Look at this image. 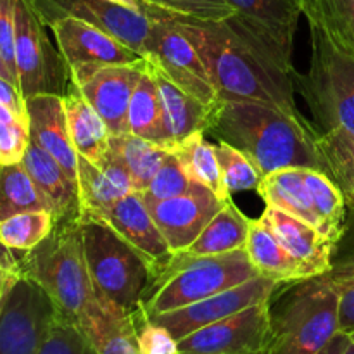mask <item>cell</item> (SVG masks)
Segmentation results:
<instances>
[{"instance_id": "cell-8", "label": "cell", "mask_w": 354, "mask_h": 354, "mask_svg": "<svg viewBox=\"0 0 354 354\" xmlns=\"http://www.w3.org/2000/svg\"><path fill=\"white\" fill-rule=\"evenodd\" d=\"M14 59L17 86L24 100L35 95H64L71 88L69 69L31 0H14Z\"/></svg>"}, {"instance_id": "cell-15", "label": "cell", "mask_w": 354, "mask_h": 354, "mask_svg": "<svg viewBox=\"0 0 354 354\" xmlns=\"http://www.w3.org/2000/svg\"><path fill=\"white\" fill-rule=\"evenodd\" d=\"M225 203L206 185L192 182L182 196L149 203L147 207L171 252H182L199 237Z\"/></svg>"}, {"instance_id": "cell-13", "label": "cell", "mask_w": 354, "mask_h": 354, "mask_svg": "<svg viewBox=\"0 0 354 354\" xmlns=\"http://www.w3.org/2000/svg\"><path fill=\"white\" fill-rule=\"evenodd\" d=\"M45 26L61 17H76L113 35L144 55L152 26L149 12L128 9L109 0H31Z\"/></svg>"}, {"instance_id": "cell-16", "label": "cell", "mask_w": 354, "mask_h": 354, "mask_svg": "<svg viewBox=\"0 0 354 354\" xmlns=\"http://www.w3.org/2000/svg\"><path fill=\"white\" fill-rule=\"evenodd\" d=\"M68 69L82 66L135 64L144 55L93 24L76 17H61L48 24Z\"/></svg>"}, {"instance_id": "cell-29", "label": "cell", "mask_w": 354, "mask_h": 354, "mask_svg": "<svg viewBox=\"0 0 354 354\" xmlns=\"http://www.w3.org/2000/svg\"><path fill=\"white\" fill-rule=\"evenodd\" d=\"M317 151L322 171L330 176L354 211V133L344 128L318 131Z\"/></svg>"}, {"instance_id": "cell-6", "label": "cell", "mask_w": 354, "mask_h": 354, "mask_svg": "<svg viewBox=\"0 0 354 354\" xmlns=\"http://www.w3.org/2000/svg\"><path fill=\"white\" fill-rule=\"evenodd\" d=\"M311 61L306 73L296 75L320 131L344 128L354 133V55L342 48L324 28L308 21Z\"/></svg>"}, {"instance_id": "cell-17", "label": "cell", "mask_w": 354, "mask_h": 354, "mask_svg": "<svg viewBox=\"0 0 354 354\" xmlns=\"http://www.w3.org/2000/svg\"><path fill=\"white\" fill-rule=\"evenodd\" d=\"M124 242L137 249L152 268V275L173 256L165 235L156 225L147 204L138 192L118 201L102 218Z\"/></svg>"}, {"instance_id": "cell-9", "label": "cell", "mask_w": 354, "mask_h": 354, "mask_svg": "<svg viewBox=\"0 0 354 354\" xmlns=\"http://www.w3.org/2000/svg\"><path fill=\"white\" fill-rule=\"evenodd\" d=\"M149 14L152 16V26L144 57L189 95L214 109L221 100L197 48L168 12L151 7Z\"/></svg>"}, {"instance_id": "cell-2", "label": "cell", "mask_w": 354, "mask_h": 354, "mask_svg": "<svg viewBox=\"0 0 354 354\" xmlns=\"http://www.w3.org/2000/svg\"><path fill=\"white\" fill-rule=\"evenodd\" d=\"M207 131L244 152L263 176L283 168L322 169L318 131L301 113L261 102L221 100Z\"/></svg>"}, {"instance_id": "cell-18", "label": "cell", "mask_w": 354, "mask_h": 354, "mask_svg": "<svg viewBox=\"0 0 354 354\" xmlns=\"http://www.w3.org/2000/svg\"><path fill=\"white\" fill-rule=\"evenodd\" d=\"M30 137L64 168L78 187V154L73 147L64 102L61 95H35L26 99Z\"/></svg>"}, {"instance_id": "cell-49", "label": "cell", "mask_w": 354, "mask_h": 354, "mask_svg": "<svg viewBox=\"0 0 354 354\" xmlns=\"http://www.w3.org/2000/svg\"><path fill=\"white\" fill-rule=\"evenodd\" d=\"M0 76H3V78H7V80H10V82H12V76H10V73L7 71L6 64H3L2 54H0ZM12 83H14V82H12ZM14 85H16V83H14Z\"/></svg>"}, {"instance_id": "cell-10", "label": "cell", "mask_w": 354, "mask_h": 354, "mask_svg": "<svg viewBox=\"0 0 354 354\" xmlns=\"http://www.w3.org/2000/svg\"><path fill=\"white\" fill-rule=\"evenodd\" d=\"M55 317L48 294L19 273L0 308V354H38Z\"/></svg>"}, {"instance_id": "cell-25", "label": "cell", "mask_w": 354, "mask_h": 354, "mask_svg": "<svg viewBox=\"0 0 354 354\" xmlns=\"http://www.w3.org/2000/svg\"><path fill=\"white\" fill-rule=\"evenodd\" d=\"M245 252L259 275L279 283L306 279L296 259L287 252L273 228L261 216L251 220Z\"/></svg>"}, {"instance_id": "cell-38", "label": "cell", "mask_w": 354, "mask_h": 354, "mask_svg": "<svg viewBox=\"0 0 354 354\" xmlns=\"http://www.w3.org/2000/svg\"><path fill=\"white\" fill-rule=\"evenodd\" d=\"M190 183H192V180L183 171L178 158L173 152H169L159 171L156 173L147 189L140 192V196L145 201V204L168 201L185 194L189 190Z\"/></svg>"}, {"instance_id": "cell-44", "label": "cell", "mask_w": 354, "mask_h": 354, "mask_svg": "<svg viewBox=\"0 0 354 354\" xmlns=\"http://www.w3.org/2000/svg\"><path fill=\"white\" fill-rule=\"evenodd\" d=\"M14 35H16L14 0H0V54H2L7 71L12 76V82L17 85L16 59H14Z\"/></svg>"}, {"instance_id": "cell-22", "label": "cell", "mask_w": 354, "mask_h": 354, "mask_svg": "<svg viewBox=\"0 0 354 354\" xmlns=\"http://www.w3.org/2000/svg\"><path fill=\"white\" fill-rule=\"evenodd\" d=\"M23 165L47 197L55 223L82 220L78 187L64 168L35 140H30Z\"/></svg>"}, {"instance_id": "cell-11", "label": "cell", "mask_w": 354, "mask_h": 354, "mask_svg": "<svg viewBox=\"0 0 354 354\" xmlns=\"http://www.w3.org/2000/svg\"><path fill=\"white\" fill-rule=\"evenodd\" d=\"M270 299L199 328L178 341L180 354H268Z\"/></svg>"}, {"instance_id": "cell-4", "label": "cell", "mask_w": 354, "mask_h": 354, "mask_svg": "<svg viewBox=\"0 0 354 354\" xmlns=\"http://www.w3.org/2000/svg\"><path fill=\"white\" fill-rule=\"evenodd\" d=\"M268 354H318L339 334V297L330 275L280 283L270 299Z\"/></svg>"}, {"instance_id": "cell-40", "label": "cell", "mask_w": 354, "mask_h": 354, "mask_svg": "<svg viewBox=\"0 0 354 354\" xmlns=\"http://www.w3.org/2000/svg\"><path fill=\"white\" fill-rule=\"evenodd\" d=\"M38 354H97V351L78 325L57 315Z\"/></svg>"}, {"instance_id": "cell-51", "label": "cell", "mask_w": 354, "mask_h": 354, "mask_svg": "<svg viewBox=\"0 0 354 354\" xmlns=\"http://www.w3.org/2000/svg\"><path fill=\"white\" fill-rule=\"evenodd\" d=\"M349 337H351V341L354 342V332H353V334H349Z\"/></svg>"}, {"instance_id": "cell-43", "label": "cell", "mask_w": 354, "mask_h": 354, "mask_svg": "<svg viewBox=\"0 0 354 354\" xmlns=\"http://www.w3.org/2000/svg\"><path fill=\"white\" fill-rule=\"evenodd\" d=\"M30 140V124L21 121L0 123V165L23 162Z\"/></svg>"}, {"instance_id": "cell-48", "label": "cell", "mask_w": 354, "mask_h": 354, "mask_svg": "<svg viewBox=\"0 0 354 354\" xmlns=\"http://www.w3.org/2000/svg\"><path fill=\"white\" fill-rule=\"evenodd\" d=\"M109 2L120 3V6L128 7V9L140 10V12H149V9L152 7L149 0H109Z\"/></svg>"}, {"instance_id": "cell-24", "label": "cell", "mask_w": 354, "mask_h": 354, "mask_svg": "<svg viewBox=\"0 0 354 354\" xmlns=\"http://www.w3.org/2000/svg\"><path fill=\"white\" fill-rule=\"evenodd\" d=\"M97 354H138L135 311L100 301L78 324Z\"/></svg>"}, {"instance_id": "cell-31", "label": "cell", "mask_w": 354, "mask_h": 354, "mask_svg": "<svg viewBox=\"0 0 354 354\" xmlns=\"http://www.w3.org/2000/svg\"><path fill=\"white\" fill-rule=\"evenodd\" d=\"M111 152L121 159L131 176L133 192H144L171 151L133 133L111 135Z\"/></svg>"}, {"instance_id": "cell-37", "label": "cell", "mask_w": 354, "mask_h": 354, "mask_svg": "<svg viewBox=\"0 0 354 354\" xmlns=\"http://www.w3.org/2000/svg\"><path fill=\"white\" fill-rule=\"evenodd\" d=\"M214 151H216L225 189L230 194V197L235 194L258 190L263 175L258 166L244 152L225 140H218V144L214 145Z\"/></svg>"}, {"instance_id": "cell-34", "label": "cell", "mask_w": 354, "mask_h": 354, "mask_svg": "<svg viewBox=\"0 0 354 354\" xmlns=\"http://www.w3.org/2000/svg\"><path fill=\"white\" fill-rule=\"evenodd\" d=\"M50 211L44 196L23 162L0 165V221L19 213Z\"/></svg>"}, {"instance_id": "cell-35", "label": "cell", "mask_w": 354, "mask_h": 354, "mask_svg": "<svg viewBox=\"0 0 354 354\" xmlns=\"http://www.w3.org/2000/svg\"><path fill=\"white\" fill-rule=\"evenodd\" d=\"M303 14L354 55V0H303Z\"/></svg>"}, {"instance_id": "cell-36", "label": "cell", "mask_w": 354, "mask_h": 354, "mask_svg": "<svg viewBox=\"0 0 354 354\" xmlns=\"http://www.w3.org/2000/svg\"><path fill=\"white\" fill-rule=\"evenodd\" d=\"M55 221L50 211L19 213L0 221V244L16 252H28L50 235Z\"/></svg>"}, {"instance_id": "cell-28", "label": "cell", "mask_w": 354, "mask_h": 354, "mask_svg": "<svg viewBox=\"0 0 354 354\" xmlns=\"http://www.w3.org/2000/svg\"><path fill=\"white\" fill-rule=\"evenodd\" d=\"M251 218L245 216L232 199L223 204L216 216L206 225L199 237L185 249L187 254L214 256L245 248Z\"/></svg>"}, {"instance_id": "cell-14", "label": "cell", "mask_w": 354, "mask_h": 354, "mask_svg": "<svg viewBox=\"0 0 354 354\" xmlns=\"http://www.w3.org/2000/svg\"><path fill=\"white\" fill-rule=\"evenodd\" d=\"M280 283L263 275H256L254 279L241 283L237 287L218 292L214 296L201 299L197 303L187 304L178 310L168 311V313L154 315L149 317L156 324L168 328L169 334L180 341L185 335L207 327V325L220 322L230 315L239 313L249 306L272 299L273 292L279 289Z\"/></svg>"}, {"instance_id": "cell-21", "label": "cell", "mask_w": 354, "mask_h": 354, "mask_svg": "<svg viewBox=\"0 0 354 354\" xmlns=\"http://www.w3.org/2000/svg\"><path fill=\"white\" fill-rule=\"evenodd\" d=\"M151 68L156 75L159 99H161L165 147L171 151L175 145H178L196 131H207L214 109L197 100L196 97L189 95L185 90L166 78L154 64H151Z\"/></svg>"}, {"instance_id": "cell-5", "label": "cell", "mask_w": 354, "mask_h": 354, "mask_svg": "<svg viewBox=\"0 0 354 354\" xmlns=\"http://www.w3.org/2000/svg\"><path fill=\"white\" fill-rule=\"evenodd\" d=\"M256 275L259 273L245 249L214 256L173 252L152 275L138 308L147 317L168 313L241 286Z\"/></svg>"}, {"instance_id": "cell-41", "label": "cell", "mask_w": 354, "mask_h": 354, "mask_svg": "<svg viewBox=\"0 0 354 354\" xmlns=\"http://www.w3.org/2000/svg\"><path fill=\"white\" fill-rule=\"evenodd\" d=\"M149 3L173 16L203 21L227 19L235 14L227 0H149Z\"/></svg>"}, {"instance_id": "cell-23", "label": "cell", "mask_w": 354, "mask_h": 354, "mask_svg": "<svg viewBox=\"0 0 354 354\" xmlns=\"http://www.w3.org/2000/svg\"><path fill=\"white\" fill-rule=\"evenodd\" d=\"M69 135L78 158L102 168L111 156V131L76 86L62 95Z\"/></svg>"}, {"instance_id": "cell-32", "label": "cell", "mask_w": 354, "mask_h": 354, "mask_svg": "<svg viewBox=\"0 0 354 354\" xmlns=\"http://www.w3.org/2000/svg\"><path fill=\"white\" fill-rule=\"evenodd\" d=\"M147 61V59H145ZM128 130L137 137L147 138L165 147L162 137V109L158 82L151 64H145L128 107Z\"/></svg>"}, {"instance_id": "cell-20", "label": "cell", "mask_w": 354, "mask_h": 354, "mask_svg": "<svg viewBox=\"0 0 354 354\" xmlns=\"http://www.w3.org/2000/svg\"><path fill=\"white\" fill-rule=\"evenodd\" d=\"M133 192L127 166L114 152L102 168L78 158V197L82 220H102L107 211L124 196Z\"/></svg>"}, {"instance_id": "cell-30", "label": "cell", "mask_w": 354, "mask_h": 354, "mask_svg": "<svg viewBox=\"0 0 354 354\" xmlns=\"http://www.w3.org/2000/svg\"><path fill=\"white\" fill-rule=\"evenodd\" d=\"M304 182L313 203L315 214L318 220V230L328 241L337 244L346 228V204L339 187L330 176L322 169L304 168Z\"/></svg>"}, {"instance_id": "cell-7", "label": "cell", "mask_w": 354, "mask_h": 354, "mask_svg": "<svg viewBox=\"0 0 354 354\" xmlns=\"http://www.w3.org/2000/svg\"><path fill=\"white\" fill-rule=\"evenodd\" d=\"M82 237L97 297L124 311H137L152 280L147 259L102 220H82Z\"/></svg>"}, {"instance_id": "cell-39", "label": "cell", "mask_w": 354, "mask_h": 354, "mask_svg": "<svg viewBox=\"0 0 354 354\" xmlns=\"http://www.w3.org/2000/svg\"><path fill=\"white\" fill-rule=\"evenodd\" d=\"M339 297V330L354 332V251L334 263L328 272Z\"/></svg>"}, {"instance_id": "cell-46", "label": "cell", "mask_w": 354, "mask_h": 354, "mask_svg": "<svg viewBox=\"0 0 354 354\" xmlns=\"http://www.w3.org/2000/svg\"><path fill=\"white\" fill-rule=\"evenodd\" d=\"M17 275H19V272H17L14 252L2 245V254H0V308H2L7 289Z\"/></svg>"}, {"instance_id": "cell-3", "label": "cell", "mask_w": 354, "mask_h": 354, "mask_svg": "<svg viewBox=\"0 0 354 354\" xmlns=\"http://www.w3.org/2000/svg\"><path fill=\"white\" fill-rule=\"evenodd\" d=\"M14 252L17 272L37 282L61 318L78 325L99 303L85 251L82 220L55 223L44 242L28 252Z\"/></svg>"}, {"instance_id": "cell-52", "label": "cell", "mask_w": 354, "mask_h": 354, "mask_svg": "<svg viewBox=\"0 0 354 354\" xmlns=\"http://www.w3.org/2000/svg\"><path fill=\"white\" fill-rule=\"evenodd\" d=\"M0 254H2V244H0Z\"/></svg>"}, {"instance_id": "cell-27", "label": "cell", "mask_w": 354, "mask_h": 354, "mask_svg": "<svg viewBox=\"0 0 354 354\" xmlns=\"http://www.w3.org/2000/svg\"><path fill=\"white\" fill-rule=\"evenodd\" d=\"M235 14L245 17L292 50L303 0H227Z\"/></svg>"}, {"instance_id": "cell-1", "label": "cell", "mask_w": 354, "mask_h": 354, "mask_svg": "<svg viewBox=\"0 0 354 354\" xmlns=\"http://www.w3.org/2000/svg\"><path fill=\"white\" fill-rule=\"evenodd\" d=\"M203 57L220 100L296 107L292 50L245 17L203 21L169 14Z\"/></svg>"}, {"instance_id": "cell-33", "label": "cell", "mask_w": 354, "mask_h": 354, "mask_svg": "<svg viewBox=\"0 0 354 354\" xmlns=\"http://www.w3.org/2000/svg\"><path fill=\"white\" fill-rule=\"evenodd\" d=\"M204 135L206 131H196L178 145H175L171 152L178 158L183 171L192 182L203 183L207 189L213 190L220 199L228 201L232 197L225 189L223 178H221L214 144L207 142Z\"/></svg>"}, {"instance_id": "cell-42", "label": "cell", "mask_w": 354, "mask_h": 354, "mask_svg": "<svg viewBox=\"0 0 354 354\" xmlns=\"http://www.w3.org/2000/svg\"><path fill=\"white\" fill-rule=\"evenodd\" d=\"M135 330L138 354H180L178 341L168 328L151 320L140 308L135 311Z\"/></svg>"}, {"instance_id": "cell-19", "label": "cell", "mask_w": 354, "mask_h": 354, "mask_svg": "<svg viewBox=\"0 0 354 354\" xmlns=\"http://www.w3.org/2000/svg\"><path fill=\"white\" fill-rule=\"evenodd\" d=\"M261 218L273 228L287 252L301 266L306 279L330 272L334 265L332 256L337 244L328 241L324 234H320L306 221L297 220L277 207L266 206Z\"/></svg>"}, {"instance_id": "cell-12", "label": "cell", "mask_w": 354, "mask_h": 354, "mask_svg": "<svg viewBox=\"0 0 354 354\" xmlns=\"http://www.w3.org/2000/svg\"><path fill=\"white\" fill-rule=\"evenodd\" d=\"M147 61L135 64L82 66L69 69L73 86L99 113L111 135H127L128 107Z\"/></svg>"}, {"instance_id": "cell-26", "label": "cell", "mask_w": 354, "mask_h": 354, "mask_svg": "<svg viewBox=\"0 0 354 354\" xmlns=\"http://www.w3.org/2000/svg\"><path fill=\"white\" fill-rule=\"evenodd\" d=\"M304 168H283L263 176L258 190L266 206L289 213L318 230V220L303 175ZM320 232V230H318Z\"/></svg>"}, {"instance_id": "cell-50", "label": "cell", "mask_w": 354, "mask_h": 354, "mask_svg": "<svg viewBox=\"0 0 354 354\" xmlns=\"http://www.w3.org/2000/svg\"><path fill=\"white\" fill-rule=\"evenodd\" d=\"M342 354H354V342L353 341L349 342V346H348V348H346V351L342 353Z\"/></svg>"}, {"instance_id": "cell-47", "label": "cell", "mask_w": 354, "mask_h": 354, "mask_svg": "<svg viewBox=\"0 0 354 354\" xmlns=\"http://www.w3.org/2000/svg\"><path fill=\"white\" fill-rule=\"evenodd\" d=\"M349 342H351V337H349V334L339 332V334H335V337L332 339V341L328 342V344L325 346V348L322 349V351L318 354H342L346 351V348L349 346Z\"/></svg>"}, {"instance_id": "cell-45", "label": "cell", "mask_w": 354, "mask_h": 354, "mask_svg": "<svg viewBox=\"0 0 354 354\" xmlns=\"http://www.w3.org/2000/svg\"><path fill=\"white\" fill-rule=\"evenodd\" d=\"M0 106L12 111L21 121L30 124V121H28L26 100H24L23 95H21L17 85H14L10 80L3 78V76H0Z\"/></svg>"}]
</instances>
